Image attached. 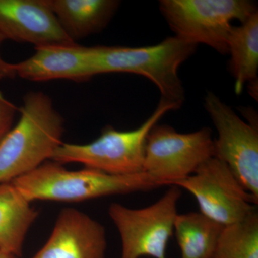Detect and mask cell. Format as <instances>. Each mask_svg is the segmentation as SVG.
<instances>
[{"instance_id": "2", "label": "cell", "mask_w": 258, "mask_h": 258, "mask_svg": "<svg viewBox=\"0 0 258 258\" xmlns=\"http://www.w3.org/2000/svg\"><path fill=\"white\" fill-rule=\"evenodd\" d=\"M12 183L30 203L36 200L76 203L161 186L145 172L112 175L88 168L69 170L53 161H46Z\"/></svg>"}, {"instance_id": "13", "label": "cell", "mask_w": 258, "mask_h": 258, "mask_svg": "<svg viewBox=\"0 0 258 258\" xmlns=\"http://www.w3.org/2000/svg\"><path fill=\"white\" fill-rule=\"evenodd\" d=\"M68 36L76 42L101 32L118 9L114 0H47Z\"/></svg>"}, {"instance_id": "12", "label": "cell", "mask_w": 258, "mask_h": 258, "mask_svg": "<svg viewBox=\"0 0 258 258\" xmlns=\"http://www.w3.org/2000/svg\"><path fill=\"white\" fill-rule=\"evenodd\" d=\"M35 49L31 57L13 64L16 77L35 82L69 80L78 83L93 77L92 47L74 42Z\"/></svg>"}, {"instance_id": "19", "label": "cell", "mask_w": 258, "mask_h": 258, "mask_svg": "<svg viewBox=\"0 0 258 258\" xmlns=\"http://www.w3.org/2000/svg\"><path fill=\"white\" fill-rule=\"evenodd\" d=\"M5 40H6V38L0 32V81L5 79H13L16 78L13 63L7 62L2 57L1 47Z\"/></svg>"}, {"instance_id": "4", "label": "cell", "mask_w": 258, "mask_h": 258, "mask_svg": "<svg viewBox=\"0 0 258 258\" xmlns=\"http://www.w3.org/2000/svg\"><path fill=\"white\" fill-rule=\"evenodd\" d=\"M177 108L168 102H159L157 109L139 128L118 131L112 126L102 130L91 143H63L56 149L51 161L59 164L77 163L85 168L112 175H132L144 172L148 134L161 117Z\"/></svg>"}, {"instance_id": "3", "label": "cell", "mask_w": 258, "mask_h": 258, "mask_svg": "<svg viewBox=\"0 0 258 258\" xmlns=\"http://www.w3.org/2000/svg\"><path fill=\"white\" fill-rule=\"evenodd\" d=\"M196 47L176 36L151 46L92 47L93 76L113 73L140 75L157 86L161 101L179 108L184 100V90L178 70Z\"/></svg>"}, {"instance_id": "8", "label": "cell", "mask_w": 258, "mask_h": 258, "mask_svg": "<svg viewBox=\"0 0 258 258\" xmlns=\"http://www.w3.org/2000/svg\"><path fill=\"white\" fill-rule=\"evenodd\" d=\"M173 186L189 191L198 202L200 213L223 226L242 221L257 210L258 200L227 164L214 157Z\"/></svg>"}, {"instance_id": "14", "label": "cell", "mask_w": 258, "mask_h": 258, "mask_svg": "<svg viewBox=\"0 0 258 258\" xmlns=\"http://www.w3.org/2000/svg\"><path fill=\"white\" fill-rule=\"evenodd\" d=\"M39 212L12 182L0 184V250L21 257Z\"/></svg>"}, {"instance_id": "15", "label": "cell", "mask_w": 258, "mask_h": 258, "mask_svg": "<svg viewBox=\"0 0 258 258\" xmlns=\"http://www.w3.org/2000/svg\"><path fill=\"white\" fill-rule=\"evenodd\" d=\"M230 69L235 79L236 94L240 95L246 83L257 79L258 14L247 19L240 26H232L228 40Z\"/></svg>"}, {"instance_id": "9", "label": "cell", "mask_w": 258, "mask_h": 258, "mask_svg": "<svg viewBox=\"0 0 258 258\" xmlns=\"http://www.w3.org/2000/svg\"><path fill=\"white\" fill-rule=\"evenodd\" d=\"M205 107L218 133L214 140V157L227 164L244 189L258 200L257 127L245 123L211 92L205 97Z\"/></svg>"}, {"instance_id": "17", "label": "cell", "mask_w": 258, "mask_h": 258, "mask_svg": "<svg viewBox=\"0 0 258 258\" xmlns=\"http://www.w3.org/2000/svg\"><path fill=\"white\" fill-rule=\"evenodd\" d=\"M212 258H258V212L225 226Z\"/></svg>"}, {"instance_id": "16", "label": "cell", "mask_w": 258, "mask_h": 258, "mask_svg": "<svg viewBox=\"0 0 258 258\" xmlns=\"http://www.w3.org/2000/svg\"><path fill=\"white\" fill-rule=\"evenodd\" d=\"M224 227L200 212L178 214L174 232L181 258H212Z\"/></svg>"}, {"instance_id": "5", "label": "cell", "mask_w": 258, "mask_h": 258, "mask_svg": "<svg viewBox=\"0 0 258 258\" xmlns=\"http://www.w3.org/2000/svg\"><path fill=\"white\" fill-rule=\"evenodd\" d=\"M159 8L176 37L223 55L228 53L231 22L244 23L257 13L255 4L245 0H164Z\"/></svg>"}, {"instance_id": "18", "label": "cell", "mask_w": 258, "mask_h": 258, "mask_svg": "<svg viewBox=\"0 0 258 258\" xmlns=\"http://www.w3.org/2000/svg\"><path fill=\"white\" fill-rule=\"evenodd\" d=\"M18 108L0 91V142L13 126Z\"/></svg>"}, {"instance_id": "1", "label": "cell", "mask_w": 258, "mask_h": 258, "mask_svg": "<svg viewBox=\"0 0 258 258\" xmlns=\"http://www.w3.org/2000/svg\"><path fill=\"white\" fill-rule=\"evenodd\" d=\"M18 112V123L0 142V184L35 170L62 143L64 120L46 93H27Z\"/></svg>"}, {"instance_id": "6", "label": "cell", "mask_w": 258, "mask_h": 258, "mask_svg": "<svg viewBox=\"0 0 258 258\" xmlns=\"http://www.w3.org/2000/svg\"><path fill=\"white\" fill-rule=\"evenodd\" d=\"M181 189L170 188L155 203L140 209L112 203L108 215L119 233L120 258H166V247L174 233Z\"/></svg>"}, {"instance_id": "20", "label": "cell", "mask_w": 258, "mask_h": 258, "mask_svg": "<svg viewBox=\"0 0 258 258\" xmlns=\"http://www.w3.org/2000/svg\"><path fill=\"white\" fill-rule=\"evenodd\" d=\"M0 258H20V257H18V256L14 255V254L8 253V252H4V251L0 250Z\"/></svg>"}, {"instance_id": "7", "label": "cell", "mask_w": 258, "mask_h": 258, "mask_svg": "<svg viewBox=\"0 0 258 258\" xmlns=\"http://www.w3.org/2000/svg\"><path fill=\"white\" fill-rule=\"evenodd\" d=\"M214 157L211 129L181 134L167 125L156 124L147 139L144 172L161 186H173L192 175Z\"/></svg>"}, {"instance_id": "10", "label": "cell", "mask_w": 258, "mask_h": 258, "mask_svg": "<svg viewBox=\"0 0 258 258\" xmlns=\"http://www.w3.org/2000/svg\"><path fill=\"white\" fill-rule=\"evenodd\" d=\"M0 32L6 40L37 47L74 43L47 0H0Z\"/></svg>"}, {"instance_id": "11", "label": "cell", "mask_w": 258, "mask_h": 258, "mask_svg": "<svg viewBox=\"0 0 258 258\" xmlns=\"http://www.w3.org/2000/svg\"><path fill=\"white\" fill-rule=\"evenodd\" d=\"M106 229L77 209H62L46 243L32 258H105Z\"/></svg>"}]
</instances>
